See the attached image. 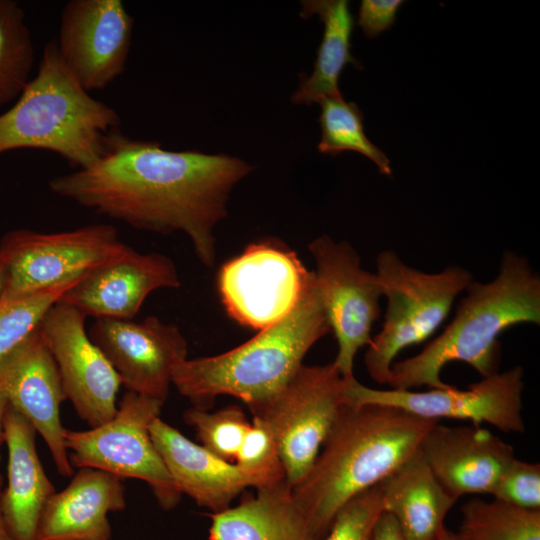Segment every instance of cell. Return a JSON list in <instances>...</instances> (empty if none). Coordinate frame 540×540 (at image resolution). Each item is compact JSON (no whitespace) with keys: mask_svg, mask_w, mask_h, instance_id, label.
Masks as SVG:
<instances>
[{"mask_svg":"<svg viewBox=\"0 0 540 540\" xmlns=\"http://www.w3.org/2000/svg\"><path fill=\"white\" fill-rule=\"evenodd\" d=\"M134 20L120 0H70L62 9L58 53L87 91L111 84L125 70Z\"/></svg>","mask_w":540,"mask_h":540,"instance_id":"14","label":"cell"},{"mask_svg":"<svg viewBox=\"0 0 540 540\" xmlns=\"http://www.w3.org/2000/svg\"><path fill=\"white\" fill-rule=\"evenodd\" d=\"M493 499L530 510H540V464L516 457L502 472Z\"/></svg>","mask_w":540,"mask_h":540,"instance_id":"32","label":"cell"},{"mask_svg":"<svg viewBox=\"0 0 540 540\" xmlns=\"http://www.w3.org/2000/svg\"><path fill=\"white\" fill-rule=\"evenodd\" d=\"M419 451L442 487L456 500L466 494H490L515 458L514 448L482 426L436 422Z\"/></svg>","mask_w":540,"mask_h":540,"instance_id":"18","label":"cell"},{"mask_svg":"<svg viewBox=\"0 0 540 540\" xmlns=\"http://www.w3.org/2000/svg\"><path fill=\"white\" fill-rule=\"evenodd\" d=\"M0 392L45 441L58 473L73 475L60 407L66 399L53 356L37 328L0 358Z\"/></svg>","mask_w":540,"mask_h":540,"instance_id":"16","label":"cell"},{"mask_svg":"<svg viewBox=\"0 0 540 540\" xmlns=\"http://www.w3.org/2000/svg\"><path fill=\"white\" fill-rule=\"evenodd\" d=\"M329 332L313 272L289 315L227 352L185 359L175 367L172 384L195 408L209 410L216 397L230 395L253 414L286 385L309 349Z\"/></svg>","mask_w":540,"mask_h":540,"instance_id":"4","label":"cell"},{"mask_svg":"<svg viewBox=\"0 0 540 540\" xmlns=\"http://www.w3.org/2000/svg\"><path fill=\"white\" fill-rule=\"evenodd\" d=\"M78 469L45 504L37 540H111L108 514L126 507L123 479L96 468Z\"/></svg>","mask_w":540,"mask_h":540,"instance_id":"19","label":"cell"},{"mask_svg":"<svg viewBox=\"0 0 540 540\" xmlns=\"http://www.w3.org/2000/svg\"><path fill=\"white\" fill-rule=\"evenodd\" d=\"M321 140L318 151L337 156L343 151H355L373 161L380 173L391 175L390 161L365 135L363 113L356 103L346 102L342 95L321 99Z\"/></svg>","mask_w":540,"mask_h":540,"instance_id":"26","label":"cell"},{"mask_svg":"<svg viewBox=\"0 0 540 540\" xmlns=\"http://www.w3.org/2000/svg\"><path fill=\"white\" fill-rule=\"evenodd\" d=\"M301 5L302 18L317 15L324 25L314 70L310 76H300L299 87L291 96L294 104L310 105L340 95L338 81L344 67L349 63L357 68L360 65L350 52L354 18L349 1L306 0Z\"/></svg>","mask_w":540,"mask_h":540,"instance_id":"24","label":"cell"},{"mask_svg":"<svg viewBox=\"0 0 540 540\" xmlns=\"http://www.w3.org/2000/svg\"><path fill=\"white\" fill-rule=\"evenodd\" d=\"M8 483L1 511L12 540H37L42 510L56 492L39 459L34 427L8 404L3 419Z\"/></svg>","mask_w":540,"mask_h":540,"instance_id":"21","label":"cell"},{"mask_svg":"<svg viewBox=\"0 0 540 540\" xmlns=\"http://www.w3.org/2000/svg\"><path fill=\"white\" fill-rule=\"evenodd\" d=\"M152 440L181 494L218 513L230 507L256 481L235 463L227 462L194 443L160 417L150 425Z\"/></svg>","mask_w":540,"mask_h":540,"instance_id":"20","label":"cell"},{"mask_svg":"<svg viewBox=\"0 0 540 540\" xmlns=\"http://www.w3.org/2000/svg\"><path fill=\"white\" fill-rule=\"evenodd\" d=\"M438 421L382 404L344 403L293 498L321 540L339 509L379 484L413 454Z\"/></svg>","mask_w":540,"mask_h":540,"instance_id":"2","label":"cell"},{"mask_svg":"<svg viewBox=\"0 0 540 540\" xmlns=\"http://www.w3.org/2000/svg\"><path fill=\"white\" fill-rule=\"evenodd\" d=\"M436 540H458L455 532L448 530L446 527L441 531Z\"/></svg>","mask_w":540,"mask_h":540,"instance_id":"38","label":"cell"},{"mask_svg":"<svg viewBox=\"0 0 540 540\" xmlns=\"http://www.w3.org/2000/svg\"><path fill=\"white\" fill-rule=\"evenodd\" d=\"M211 514L209 540H319L283 479Z\"/></svg>","mask_w":540,"mask_h":540,"instance_id":"22","label":"cell"},{"mask_svg":"<svg viewBox=\"0 0 540 540\" xmlns=\"http://www.w3.org/2000/svg\"><path fill=\"white\" fill-rule=\"evenodd\" d=\"M465 291L445 330L418 354L392 364L387 382L391 389L450 388L441 372L454 361L467 363L482 378L495 374L499 335L520 323L540 324V278L528 260L515 252L503 253L492 281H472Z\"/></svg>","mask_w":540,"mask_h":540,"instance_id":"3","label":"cell"},{"mask_svg":"<svg viewBox=\"0 0 540 540\" xmlns=\"http://www.w3.org/2000/svg\"><path fill=\"white\" fill-rule=\"evenodd\" d=\"M383 512L382 495L377 484L347 501L321 540H371L375 524Z\"/></svg>","mask_w":540,"mask_h":540,"instance_id":"31","label":"cell"},{"mask_svg":"<svg viewBox=\"0 0 540 540\" xmlns=\"http://www.w3.org/2000/svg\"><path fill=\"white\" fill-rule=\"evenodd\" d=\"M344 381L346 404L389 405L428 420H467L475 426L488 423L506 433L525 430L522 414L524 370L521 366L483 377L465 390L455 386L424 392L381 390L367 387L355 377Z\"/></svg>","mask_w":540,"mask_h":540,"instance_id":"11","label":"cell"},{"mask_svg":"<svg viewBox=\"0 0 540 540\" xmlns=\"http://www.w3.org/2000/svg\"><path fill=\"white\" fill-rule=\"evenodd\" d=\"M120 126L118 112L75 79L53 39L44 46L37 75L0 114V154L46 150L76 169L86 168L107 152Z\"/></svg>","mask_w":540,"mask_h":540,"instance_id":"5","label":"cell"},{"mask_svg":"<svg viewBox=\"0 0 540 540\" xmlns=\"http://www.w3.org/2000/svg\"><path fill=\"white\" fill-rule=\"evenodd\" d=\"M455 534L458 540H540V510L475 497L461 506Z\"/></svg>","mask_w":540,"mask_h":540,"instance_id":"25","label":"cell"},{"mask_svg":"<svg viewBox=\"0 0 540 540\" xmlns=\"http://www.w3.org/2000/svg\"><path fill=\"white\" fill-rule=\"evenodd\" d=\"M81 278L36 294L0 299V358L34 332L50 308Z\"/></svg>","mask_w":540,"mask_h":540,"instance_id":"29","label":"cell"},{"mask_svg":"<svg viewBox=\"0 0 540 540\" xmlns=\"http://www.w3.org/2000/svg\"><path fill=\"white\" fill-rule=\"evenodd\" d=\"M9 402L4 394L0 392V446L4 442V429H3V419L4 414L7 409ZM1 476V475H0Z\"/></svg>","mask_w":540,"mask_h":540,"instance_id":"35","label":"cell"},{"mask_svg":"<svg viewBox=\"0 0 540 540\" xmlns=\"http://www.w3.org/2000/svg\"><path fill=\"white\" fill-rule=\"evenodd\" d=\"M34 62L25 12L14 0H0V107L18 98Z\"/></svg>","mask_w":540,"mask_h":540,"instance_id":"27","label":"cell"},{"mask_svg":"<svg viewBox=\"0 0 540 540\" xmlns=\"http://www.w3.org/2000/svg\"><path fill=\"white\" fill-rule=\"evenodd\" d=\"M178 287L179 275L168 256L140 253L128 246L118 257L86 273L59 302L86 317L132 320L152 292Z\"/></svg>","mask_w":540,"mask_h":540,"instance_id":"17","label":"cell"},{"mask_svg":"<svg viewBox=\"0 0 540 540\" xmlns=\"http://www.w3.org/2000/svg\"><path fill=\"white\" fill-rule=\"evenodd\" d=\"M201 446L219 458L234 463L243 439L251 426L239 405H228L215 412L191 407L183 413Z\"/></svg>","mask_w":540,"mask_h":540,"instance_id":"28","label":"cell"},{"mask_svg":"<svg viewBox=\"0 0 540 540\" xmlns=\"http://www.w3.org/2000/svg\"><path fill=\"white\" fill-rule=\"evenodd\" d=\"M345 381L333 362L302 365L286 385L253 413L275 437L286 481L308 473L345 403Z\"/></svg>","mask_w":540,"mask_h":540,"instance_id":"9","label":"cell"},{"mask_svg":"<svg viewBox=\"0 0 540 540\" xmlns=\"http://www.w3.org/2000/svg\"><path fill=\"white\" fill-rule=\"evenodd\" d=\"M163 405L158 399L127 391L107 422L85 431L65 429L71 465L142 480L150 486L162 509H173L182 494L150 434V425L160 417Z\"/></svg>","mask_w":540,"mask_h":540,"instance_id":"7","label":"cell"},{"mask_svg":"<svg viewBox=\"0 0 540 540\" xmlns=\"http://www.w3.org/2000/svg\"><path fill=\"white\" fill-rule=\"evenodd\" d=\"M5 280H6V266H5V261L0 253V297L4 290Z\"/></svg>","mask_w":540,"mask_h":540,"instance_id":"37","label":"cell"},{"mask_svg":"<svg viewBox=\"0 0 540 540\" xmlns=\"http://www.w3.org/2000/svg\"><path fill=\"white\" fill-rule=\"evenodd\" d=\"M308 248L316 264L313 272L321 303L338 343L333 363L343 379H349L354 377L357 351L372 341L382 288L376 273L362 268L359 254L349 243L322 235Z\"/></svg>","mask_w":540,"mask_h":540,"instance_id":"12","label":"cell"},{"mask_svg":"<svg viewBox=\"0 0 540 540\" xmlns=\"http://www.w3.org/2000/svg\"><path fill=\"white\" fill-rule=\"evenodd\" d=\"M312 273L279 240L265 239L250 244L221 267L218 289L228 315L260 331L292 312Z\"/></svg>","mask_w":540,"mask_h":540,"instance_id":"10","label":"cell"},{"mask_svg":"<svg viewBox=\"0 0 540 540\" xmlns=\"http://www.w3.org/2000/svg\"><path fill=\"white\" fill-rule=\"evenodd\" d=\"M371 540H406L395 519L383 512L374 527Z\"/></svg>","mask_w":540,"mask_h":540,"instance_id":"34","label":"cell"},{"mask_svg":"<svg viewBox=\"0 0 540 540\" xmlns=\"http://www.w3.org/2000/svg\"><path fill=\"white\" fill-rule=\"evenodd\" d=\"M86 316L57 302L38 326L57 365L66 399L91 428L117 411L120 377L85 329Z\"/></svg>","mask_w":540,"mask_h":540,"instance_id":"13","label":"cell"},{"mask_svg":"<svg viewBox=\"0 0 540 540\" xmlns=\"http://www.w3.org/2000/svg\"><path fill=\"white\" fill-rule=\"evenodd\" d=\"M2 483H3V479H2V476H0V540H12L7 530L6 524L3 519L2 511H1Z\"/></svg>","mask_w":540,"mask_h":540,"instance_id":"36","label":"cell"},{"mask_svg":"<svg viewBox=\"0 0 540 540\" xmlns=\"http://www.w3.org/2000/svg\"><path fill=\"white\" fill-rule=\"evenodd\" d=\"M127 391L165 402L175 367L187 359V341L174 324L95 319L88 332Z\"/></svg>","mask_w":540,"mask_h":540,"instance_id":"15","label":"cell"},{"mask_svg":"<svg viewBox=\"0 0 540 540\" xmlns=\"http://www.w3.org/2000/svg\"><path fill=\"white\" fill-rule=\"evenodd\" d=\"M402 0H362L357 25L368 38L378 37L395 22Z\"/></svg>","mask_w":540,"mask_h":540,"instance_id":"33","label":"cell"},{"mask_svg":"<svg viewBox=\"0 0 540 540\" xmlns=\"http://www.w3.org/2000/svg\"><path fill=\"white\" fill-rule=\"evenodd\" d=\"M255 166L226 154L170 151L122 132L92 165L48 182L56 195L139 230L183 232L199 260L216 259L214 229L234 186Z\"/></svg>","mask_w":540,"mask_h":540,"instance_id":"1","label":"cell"},{"mask_svg":"<svg viewBox=\"0 0 540 540\" xmlns=\"http://www.w3.org/2000/svg\"><path fill=\"white\" fill-rule=\"evenodd\" d=\"M376 266L387 311L381 331L368 345L364 363L375 382L387 384L398 353L425 341L438 329L473 277L460 266L425 273L405 264L391 250L378 254Z\"/></svg>","mask_w":540,"mask_h":540,"instance_id":"6","label":"cell"},{"mask_svg":"<svg viewBox=\"0 0 540 540\" xmlns=\"http://www.w3.org/2000/svg\"><path fill=\"white\" fill-rule=\"evenodd\" d=\"M234 463L256 481V489L286 479L272 430L258 416H253Z\"/></svg>","mask_w":540,"mask_h":540,"instance_id":"30","label":"cell"},{"mask_svg":"<svg viewBox=\"0 0 540 540\" xmlns=\"http://www.w3.org/2000/svg\"><path fill=\"white\" fill-rule=\"evenodd\" d=\"M127 247L110 224L53 233L28 229L9 231L0 241V253L6 266L0 299L36 294L79 279L118 257Z\"/></svg>","mask_w":540,"mask_h":540,"instance_id":"8","label":"cell"},{"mask_svg":"<svg viewBox=\"0 0 540 540\" xmlns=\"http://www.w3.org/2000/svg\"><path fill=\"white\" fill-rule=\"evenodd\" d=\"M384 512L397 522L406 540H436L456 503L418 451L379 484Z\"/></svg>","mask_w":540,"mask_h":540,"instance_id":"23","label":"cell"}]
</instances>
